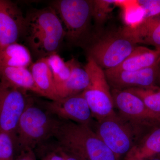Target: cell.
Wrapping results in <instances>:
<instances>
[{"instance_id":"21","label":"cell","mask_w":160,"mask_h":160,"mask_svg":"<svg viewBox=\"0 0 160 160\" xmlns=\"http://www.w3.org/2000/svg\"><path fill=\"white\" fill-rule=\"evenodd\" d=\"M140 98L147 108L160 116V86L147 88H135L126 89Z\"/></svg>"},{"instance_id":"19","label":"cell","mask_w":160,"mask_h":160,"mask_svg":"<svg viewBox=\"0 0 160 160\" xmlns=\"http://www.w3.org/2000/svg\"><path fill=\"white\" fill-rule=\"evenodd\" d=\"M71 72L60 94V98H65L82 92L88 86L89 77L86 69L82 68L75 59L68 61Z\"/></svg>"},{"instance_id":"26","label":"cell","mask_w":160,"mask_h":160,"mask_svg":"<svg viewBox=\"0 0 160 160\" xmlns=\"http://www.w3.org/2000/svg\"><path fill=\"white\" fill-rule=\"evenodd\" d=\"M46 148L47 149H44V152L41 153L40 160H65L64 150L57 142L54 146Z\"/></svg>"},{"instance_id":"28","label":"cell","mask_w":160,"mask_h":160,"mask_svg":"<svg viewBox=\"0 0 160 160\" xmlns=\"http://www.w3.org/2000/svg\"><path fill=\"white\" fill-rule=\"evenodd\" d=\"M63 150H64L65 160H79L77 158L74 156L70 154V153H69V152H67L65 151L64 149H63Z\"/></svg>"},{"instance_id":"5","label":"cell","mask_w":160,"mask_h":160,"mask_svg":"<svg viewBox=\"0 0 160 160\" xmlns=\"http://www.w3.org/2000/svg\"><path fill=\"white\" fill-rule=\"evenodd\" d=\"M126 28L103 37L88 48L90 58L104 70L118 66L137 46Z\"/></svg>"},{"instance_id":"20","label":"cell","mask_w":160,"mask_h":160,"mask_svg":"<svg viewBox=\"0 0 160 160\" xmlns=\"http://www.w3.org/2000/svg\"><path fill=\"white\" fill-rule=\"evenodd\" d=\"M46 59L51 69L56 88L60 97V93L71 74V67L69 62H65L57 52L50 55L46 58Z\"/></svg>"},{"instance_id":"7","label":"cell","mask_w":160,"mask_h":160,"mask_svg":"<svg viewBox=\"0 0 160 160\" xmlns=\"http://www.w3.org/2000/svg\"><path fill=\"white\" fill-rule=\"evenodd\" d=\"M62 22L65 38L71 42L81 39L89 28L92 18V1L58 0L51 6Z\"/></svg>"},{"instance_id":"17","label":"cell","mask_w":160,"mask_h":160,"mask_svg":"<svg viewBox=\"0 0 160 160\" xmlns=\"http://www.w3.org/2000/svg\"><path fill=\"white\" fill-rule=\"evenodd\" d=\"M126 155L143 160L160 158V125L148 132Z\"/></svg>"},{"instance_id":"13","label":"cell","mask_w":160,"mask_h":160,"mask_svg":"<svg viewBox=\"0 0 160 160\" xmlns=\"http://www.w3.org/2000/svg\"><path fill=\"white\" fill-rule=\"evenodd\" d=\"M160 59V50L137 46L126 59L117 67L107 69L112 72L132 71L151 67Z\"/></svg>"},{"instance_id":"12","label":"cell","mask_w":160,"mask_h":160,"mask_svg":"<svg viewBox=\"0 0 160 160\" xmlns=\"http://www.w3.org/2000/svg\"><path fill=\"white\" fill-rule=\"evenodd\" d=\"M160 61L151 67L136 71H104L112 89L124 90L131 88H147L156 85Z\"/></svg>"},{"instance_id":"27","label":"cell","mask_w":160,"mask_h":160,"mask_svg":"<svg viewBox=\"0 0 160 160\" xmlns=\"http://www.w3.org/2000/svg\"><path fill=\"white\" fill-rule=\"evenodd\" d=\"M14 160H37L36 156L33 150H29L18 155Z\"/></svg>"},{"instance_id":"8","label":"cell","mask_w":160,"mask_h":160,"mask_svg":"<svg viewBox=\"0 0 160 160\" xmlns=\"http://www.w3.org/2000/svg\"><path fill=\"white\" fill-rule=\"evenodd\" d=\"M28 98L26 91L0 81V131L9 133L14 142L18 123Z\"/></svg>"},{"instance_id":"18","label":"cell","mask_w":160,"mask_h":160,"mask_svg":"<svg viewBox=\"0 0 160 160\" xmlns=\"http://www.w3.org/2000/svg\"><path fill=\"white\" fill-rule=\"evenodd\" d=\"M32 63L30 50L24 45L14 43L0 48V69L28 68Z\"/></svg>"},{"instance_id":"22","label":"cell","mask_w":160,"mask_h":160,"mask_svg":"<svg viewBox=\"0 0 160 160\" xmlns=\"http://www.w3.org/2000/svg\"><path fill=\"white\" fill-rule=\"evenodd\" d=\"M116 4L123 6L124 19L128 28H135L145 18L144 12L137 1H117Z\"/></svg>"},{"instance_id":"3","label":"cell","mask_w":160,"mask_h":160,"mask_svg":"<svg viewBox=\"0 0 160 160\" xmlns=\"http://www.w3.org/2000/svg\"><path fill=\"white\" fill-rule=\"evenodd\" d=\"M53 138L79 160H119L89 126L61 120Z\"/></svg>"},{"instance_id":"1","label":"cell","mask_w":160,"mask_h":160,"mask_svg":"<svg viewBox=\"0 0 160 160\" xmlns=\"http://www.w3.org/2000/svg\"><path fill=\"white\" fill-rule=\"evenodd\" d=\"M22 37L32 54L39 59L57 52L65 32L57 13L49 6L27 13Z\"/></svg>"},{"instance_id":"9","label":"cell","mask_w":160,"mask_h":160,"mask_svg":"<svg viewBox=\"0 0 160 160\" xmlns=\"http://www.w3.org/2000/svg\"><path fill=\"white\" fill-rule=\"evenodd\" d=\"M114 107L118 114L133 122L154 128L160 125V116L147 108L142 100L126 90L112 89Z\"/></svg>"},{"instance_id":"10","label":"cell","mask_w":160,"mask_h":160,"mask_svg":"<svg viewBox=\"0 0 160 160\" xmlns=\"http://www.w3.org/2000/svg\"><path fill=\"white\" fill-rule=\"evenodd\" d=\"M42 102L48 111L60 119L90 126L93 117L82 92Z\"/></svg>"},{"instance_id":"23","label":"cell","mask_w":160,"mask_h":160,"mask_svg":"<svg viewBox=\"0 0 160 160\" xmlns=\"http://www.w3.org/2000/svg\"><path fill=\"white\" fill-rule=\"evenodd\" d=\"M117 1L97 0L92 1V18L98 23H103L110 12L111 5L116 3Z\"/></svg>"},{"instance_id":"14","label":"cell","mask_w":160,"mask_h":160,"mask_svg":"<svg viewBox=\"0 0 160 160\" xmlns=\"http://www.w3.org/2000/svg\"><path fill=\"white\" fill-rule=\"evenodd\" d=\"M0 81L17 89L31 91L44 97L35 82L31 72L27 68L6 67L0 69Z\"/></svg>"},{"instance_id":"29","label":"cell","mask_w":160,"mask_h":160,"mask_svg":"<svg viewBox=\"0 0 160 160\" xmlns=\"http://www.w3.org/2000/svg\"><path fill=\"white\" fill-rule=\"evenodd\" d=\"M125 160H160V158H155L154 159L149 160L139 159L136 158L129 156L126 155L125 158Z\"/></svg>"},{"instance_id":"6","label":"cell","mask_w":160,"mask_h":160,"mask_svg":"<svg viewBox=\"0 0 160 160\" xmlns=\"http://www.w3.org/2000/svg\"><path fill=\"white\" fill-rule=\"evenodd\" d=\"M84 69L89 75V83L82 94L92 117L98 121L115 114L111 87L104 69L89 57Z\"/></svg>"},{"instance_id":"24","label":"cell","mask_w":160,"mask_h":160,"mask_svg":"<svg viewBox=\"0 0 160 160\" xmlns=\"http://www.w3.org/2000/svg\"><path fill=\"white\" fill-rule=\"evenodd\" d=\"M14 142L11 135L0 131V160H14Z\"/></svg>"},{"instance_id":"15","label":"cell","mask_w":160,"mask_h":160,"mask_svg":"<svg viewBox=\"0 0 160 160\" xmlns=\"http://www.w3.org/2000/svg\"><path fill=\"white\" fill-rule=\"evenodd\" d=\"M34 82L44 97L51 101L59 99L53 76L46 58L38 59L29 66Z\"/></svg>"},{"instance_id":"4","label":"cell","mask_w":160,"mask_h":160,"mask_svg":"<svg viewBox=\"0 0 160 160\" xmlns=\"http://www.w3.org/2000/svg\"><path fill=\"white\" fill-rule=\"evenodd\" d=\"M96 123L94 131L119 160L153 128L133 122L116 112Z\"/></svg>"},{"instance_id":"11","label":"cell","mask_w":160,"mask_h":160,"mask_svg":"<svg viewBox=\"0 0 160 160\" xmlns=\"http://www.w3.org/2000/svg\"><path fill=\"white\" fill-rule=\"evenodd\" d=\"M25 16L11 1L0 0V48L17 43L22 38Z\"/></svg>"},{"instance_id":"25","label":"cell","mask_w":160,"mask_h":160,"mask_svg":"<svg viewBox=\"0 0 160 160\" xmlns=\"http://www.w3.org/2000/svg\"><path fill=\"white\" fill-rule=\"evenodd\" d=\"M137 2L144 12V19L160 14V0H139Z\"/></svg>"},{"instance_id":"30","label":"cell","mask_w":160,"mask_h":160,"mask_svg":"<svg viewBox=\"0 0 160 160\" xmlns=\"http://www.w3.org/2000/svg\"><path fill=\"white\" fill-rule=\"evenodd\" d=\"M156 85L160 86V61L159 63L158 72L157 79Z\"/></svg>"},{"instance_id":"16","label":"cell","mask_w":160,"mask_h":160,"mask_svg":"<svg viewBox=\"0 0 160 160\" xmlns=\"http://www.w3.org/2000/svg\"><path fill=\"white\" fill-rule=\"evenodd\" d=\"M126 28L137 44L149 45L160 50V14L144 19L135 28Z\"/></svg>"},{"instance_id":"2","label":"cell","mask_w":160,"mask_h":160,"mask_svg":"<svg viewBox=\"0 0 160 160\" xmlns=\"http://www.w3.org/2000/svg\"><path fill=\"white\" fill-rule=\"evenodd\" d=\"M60 122L61 119L48 111L42 102L29 97L16 131L15 152L19 155L33 150L53 138Z\"/></svg>"}]
</instances>
